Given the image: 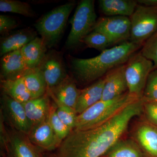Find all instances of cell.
Masks as SVG:
<instances>
[{"label": "cell", "instance_id": "29", "mask_svg": "<svg viewBox=\"0 0 157 157\" xmlns=\"http://www.w3.org/2000/svg\"><path fill=\"white\" fill-rule=\"evenodd\" d=\"M142 98L144 102L157 101V68L149 75Z\"/></svg>", "mask_w": 157, "mask_h": 157}, {"label": "cell", "instance_id": "9", "mask_svg": "<svg viewBox=\"0 0 157 157\" xmlns=\"http://www.w3.org/2000/svg\"><path fill=\"white\" fill-rule=\"evenodd\" d=\"M2 137L5 157H43L42 150L31 143L27 135L17 132Z\"/></svg>", "mask_w": 157, "mask_h": 157}, {"label": "cell", "instance_id": "6", "mask_svg": "<svg viewBox=\"0 0 157 157\" xmlns=\"http://www.w3.org/2000/svg\"><path fill=\"white\" fill-rule=\"evenodd\" d=\"M130 19L129 41L141 46L157 30V7L138 4Z\"/></svg>", "mask_w": 157, "mask_h": 157}, {"label": "cell", "instance_id": "19", "mask_svg": "<svg viewBox=\"0 0 157 157\" xmlns=\"http://www.w3.org/2000/svg\"><path fill=\"white\" fill-rule=\"evenodd\" d=\"M36 33L31 29L17 31L1 39V56L12 52L20 50L36 37Z\"/></svg>", "mask_w": 157, "mask_h": 157}, {"label": "cell", "instance_id": "20", "mask_svg": "<svg viewBox=\"0 0 157 157\" xmlns=\"http://www.w3.org/2000/svg\"><path fill=\"white\" fill-rule=\"evenodd\" d=\"M98 2L101 12L108 17H131L138 5L135 0H100Z\"/></svg>", "mask_w": 157, "mask_h": 157}, {"label": "cell", "instance_id": "2", "mask_svg": "<svg viewBox=\"0 0 157 157\" xmlns=\"http://www.w3.org/2000/svg\"><path fill=\"white\" fill-rule=\"evenodd\" d=\"M141 46L128 41L108 48L94 57L75 58L71 61L72 72L83 83L98 80L114 68L126 63Z\"/></svg>", "mask_w": 157, "mask_h": 157}, {"label": "cell", "instance_id": "13", "mask_svg": "<svg viewBox=\"0 0 157 157\" xmlns=\"http://www.w3.org/2000/svg\"><path fill=\"white\" fill-rule=\"evenodd\" d=\"M125 68L126 63L114 68L106 74L102 101L112 100L128 92Z\"/></svg>", "mask_w": 157, "mask_h": 157}, {"label": "cell", "instance_id": "17", "mask_svg": "<svg viewBox=\"0 0 157 157\" xmlns=\"http://www.w3.org/2000/svg\"><path fill=\"white\" fill-rule=\"evenodd\" d=\"M104 84V78H101L88 87L81 90L75 107L77 115L101 101Z\"/></svg>", "mask_w": 157, "mask_h": 157}, {"label": "cell", "instance_id": "30", "mask_svg": "<svg viewBox=\"0 0 157 157\" xmlns=\"http://www.w3.org/2000/svg\"><path fill=\"white\" fill-rule=\"evenodd\" d=\"M140 52L153 63L154 70L157 68V30L144 42Z\"/></svg>", "mask_w": 157, "mask_h": 157}, {"label": "cell", "instance_id": "33", "mask_svg": "<svg viewBox=\"0 0 157 157\" xmlns=\"http://www.w3.org/2000/svg\"><path fill=\"white\" fill-rule=\"evenodd\" d=\"M138 4L148 7H157V0H138Z\"/></svg>", "mask_w": 157, "mask_h": 157}, {"label": "cell", "instance_id": "26", "mask_svg": "<svg viewBox=\"0 0 157 157\" xmlns=\"http://www.w3.org/2000/svg\"><path fill=\"white\" fill-rule=\"evenodd\" d=\"M88 48H94L101 52L112 46L105 35L98 32L93 31L87 35L82 41Z\"/></svg>", "mask_w": 157, "mask_h": 157}, {"label": "cell", "instance_id": "7", "mask_svg": "<svg viewBox=\"0 0 157 157\" xmlns=\"http://www.w3.org/2000/svg\"><path fill=\"white\" fill-rule=\"evenodd\" d=\"M153 70V62L143 56L140 52L132 55L126 63L128 92L142 98L149 75Z\"/></svg>", "mask_w": 157, "mask_h": 157}, {"label": "cell", "instance_id": "32", "mask_svg": "<svg viewBox=\"0 0 157 157\" xmlns=\"http://www.w3.org/2000/svg\"><path fill=\"white\" fill-rule=\"evenodd\" d=\"M17 21L13 17L6 15H0V33L7 34L17 26Z\"/></svg>", "mask_w": 157, "mask_h": 157}, {"label": "cell", "instance_id": "16", "mask_svg": "<svg viewBox=\"0 0 157 157\" xmlns=\"http://www.w3.org/2000/svg\"><path fill=\"white\" fill-rule=\"evenodd\" d=\"M26 114L32 127L48 117L51 108L48 96L32 99L23 103Z\"/></svg>", "mask_w": 157, "mask_h": 157}, {"label": "cell", "instance_id": "31", "mask_svg": "<svg viewBox=\"0 0 157 157\" xmlns=\"http://www.w3.org/2000/svg\"><path fill=\"white\" fill-rule=\"evenodd\" d=\"M144 110L148 122L157 127V101L144 102Z\"/></svg>", "mask_w": 157, "mask_h": 157}, {"label": "cell", "instance_id": "18", "mask_svg": "<svg viewBox=\"0 0 157 157\" xmlns=\"http://www.w3.org/2000/svg\"><path fill=\"white\" fill-rule=\"evenodd\" d=\"M47 48L42 38L36 37L21 49L29 70H33L39 67L46 55Z\"/></svg>", "mask_w": 157, "mask_h": 157}, {"label": "cell", "instance_id": "12", "mask_svg": "<svg viewBox=\"0 0 157 157\" xmlns=\"http://www.w3.org/2000/svg\"><path fill=\"white\" fill-rule=\"evenodd\" d=\"M38 68L45 78L47 90L56 86L68 76L61 59L54 53L46 54Z\"/></svg>", "mask_w": 157, "mask_h": 157}, {"label": "cell", "instance_id": "3", "mask_svg": "<svg viewBox=\"0 0 157 157\" xmlns=\"http://www.w3.org/2000/svg\"><path fill=\"white\" fill-rule=\"evenodd\" d=\"M140 98L127 92L112 100H101L77 115L74 129L85 130L99 126Z\"/></svg>", "mask_w": 157, "mask_h": 157}, {"label": "cell", "instance_id": "21", "mask_svg": "<svg viewBox=\"0 0 157 157\" xmlns=\"http://www.w3.org/2000/svg\"><path fill=\"white\" fill-rule=\"evenodd\" d=\"M137 142L151 156L157 157V127L150 123L140 124L135 132Z\"/></svg>", "mask_w": 157, "mask_h": 157}, {"label": "cell", "instance_id": "27", "mask_svg": "<svg viewBox=\"0 0 157 157\" xmlns=\"http://www.w3.org/2000/svg\"><path fill=\"white\" fill-rule=\"evenodd\" d=\"M56 109V106L54 103V104L51 106L48 119L56 135L60 140L63 141L72 131L60 119L57 114Z\"/></svg>", "mask_w": 157, "mask_h": 157}, {"label": "cell", "instance_id": "22", "mask_svg": "<svg viewBox=\"0 0 157 157\" xmlns=\"http://www.w3.org/2000/svg\"><path fill=\"white\" fill-rule=\"evenodd\" d=\"M1 87L3 94L20 103L23 104L31 99L23 77L15 79H1Z\"/></svg>", "mask_w": 157, "mask_h": 157}, {"label": "cell", "instance_id": "24", "mask_svg": "<svg viewBox=\"0 0 157 157\" xmlns=\"http://www.w3.org/2000/svg\"><path fill=\"white\" fill-rule=\"evenodd\" d=\"M106 157H144L136 142L119 140L106 153Z\"/></svg>", "mask_w": 157, "mask_h": 157}, {"label": "cell", "instance_id": "11", "mask_svg": "<svg viewBox=\"0 0 157 157\" xmlns=\"http://www.w3.org/2000/svg\"><path fill=\"white\" fill-rule=\"evenodd\" d=\"M29 140L41 150L47 152L53 151L62 142L56 135L48 118L45 121L32 127L27 135Z\"/></svg>", "mask_w": 157, "mask_h": 157}, {"label": "cell", "instance_id": "23", "mask_svg": "<svg viewBox=\"0 0 157 157\" xmlns=\"http://www.w3.org/2000/svg\"><path fill=\"white\" fill-rule=\"evenodd\" d=\"M31 99L40 98L47 92V86L45 78L39 68L31 70L23 76Z\"/></svg>", "mask_w": 157, "mask_h": 157}, {"label": "cell", "instance_id": "10", "mask_svg": "<svg viewBox=\"0 0 157 157\" xmlns=\"http://www.w3.org/2000/svg\"><path fill=\"white\" fill-rule=\"evenodd\" d=\"M1 105L3 117L9 124L17 132L28 135L32 126L22 103L2 93Z\"/></svg>", "mask_w": 157, "mask_h": 157}, {"label": "cell", "instance_id": "14", "mask_svg": "<svg viewBox=\"0 0 157 157\" xmlns=\"http://www.w3.org/2000/svg\"><path fill=\"white\" fill-rule=\"evenodd\" d=\"M20 50L6 54L1 60V76L2 80L15 79L23 77L30 71Z\"/></svg>", "mask_w": 157, "mask_h": 157}, {"label": "cell", "instance_id": "25", "mask_svg": "<svg viewBox=\"0 0 157 157\" xmlns=\"http://www.w3.org/2000/svg\"><path fill=\"white\" fill-rule=\"evenodd\" d=\"M0 11L16 13L28 17H33L36 15L27 3L15 0H1Z\"/></svg>", "mask_w": 157, "mask_h": 157}, {"label": "cell", "instance_id": "8", "mask_svg": "<svg viewBox=\"0 0 157 157\" xmlns=\"http://www.w3.org/2000/svg\"><path fill=\"white\" fill-rule=\"evenodd\" d=\"M131 29L130 17L107 16L97 21L93 31L105 35L112 46L129 41Z\"/></svg>", "mask_w": 157, "mask_h": 157}, {"label": "cell", "instance_id": "1", "mask_svg": "<svg viewBox=\"0 0 157 157\" xmlns=\"http://www.w3.org/2000/svg\"><path fill=\"white\" fill-rule=\"evenodd\" d=\"M142 98L129 104L107 122L87 130L73 129L56 149L43 157H100L126 131L133 117L144 110Z\"/></svg>", "mask_w": 157, "mask_h": 157}, {"label": "cell", "instance_id": "28", "mask_svg": "<svg viewBox=\"0 0 157 157\" xmlns=\"http://www.w3.org/2000/svg\"><path fill=\"white\" fill-rule=\"evenodd\" d=\"M56 112L59 117L72 131L75 128L77 116L75 109L61 104H56Z\"/></svg>", "mask_w": 157, "mask_h": 157}, {"label": "cell", "instance_id": "4", "mask_svg": "<svg viewBox=\"0 0 157 157\" xmlns=\"http://www.w3.org/2000/svg\"><path fill=\"white\" fill-rule=\"evenodd\" d=\"M76 5L75 1L68 2L49 11L36 23L37 32L47 48L54 46L59 41Z\"/></svg>", "mask_w": 157, "mask_h": 157}, {"label": "cell", "instance_id": "15", "mask_svg": "<svg viewBox=\"0 0 157 157\" xmlns=\"http://www.w3.org/2000/svg\"><path fill=\"white\" fill-rule=\"evenodd\" d=\"M80 91L72 78L67 76L56 86L47 90V92L55 104H62L75 109Z\"/></svg>", "mask_w": 157, "mask_h": 157}, {"label": "cell", "instance_id": "5", "mask_svg": "<svg viewBox=\"0 0 157 157\" xmlns=\"http://www.w3.org/2000/svg\"><path fill=\"white\" fill-rule=\"evenodd\" d=\"M94 0L80 1L71 18V29L66 41L69 48L81 43L82 39L94 30L97 22Z\"/></svg>", "mask_w": 157, "mask_h": 157}]
</instances>
